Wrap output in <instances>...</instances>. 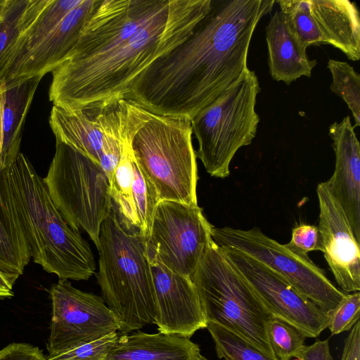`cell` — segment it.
<instances>
[{
    "mask_svg": "<svg viewBox=\"0 0 360 360\" xmlns=\"http://www.w3.org/2000/svg\"><path fill=\"white\" fill-rule=\"evenodd\" d=\"M211 0H101L72 55L52 72L49 98L72 111L124 98L151 63L191 34Z\"/></svg>",
    "mask_w": 360,
    "mask_h": 360,
    "instance_id": "6da1fadb",
    "label": "cell"
},
{
    "mask_svg": "<svg viewBox=\"0 0 360 360\" xmlns=\"http://www.w3.org/2000/svg\"><path fill=\"white\" fill-rule=\"evenodd\" d=\"M274 0H211L191 35L151 63L124 98L157 115L191 120L248 69L254 31Z\"/></svg>",
    "mask_w": 360,
    "mask_h": 360,
    "instance_id": "7a4b0ae2",
    "label": "cell"
},
{
    "mask_svg": "<svg viewBox=\"0 0 360 360\" xmlns=\"http://www.w3.org/2000/svg\"><path fill=\"white\" fill-rule=\"evenodd\" d=\"M0 206L22 233L31 257L59 280H88L96 271L94 255L79 231L54 205L44 179L20 153L0 170Z\"/></svg>",
    "mask_w": 360,
    "mask_h": 360,
    "instance_id": "3957f363",
    "label": "cell"
},
{
    "mask_svg": "<svg viewBox=\"0 0 360 360\" xmlns=\"http://www.w3.org/2000/svg\"><path fill=\"white\" fill-rule=\"evenodd\" d=\"M97 280L102 298L123 334L155 323V291L146 239L119 222L112 210L102 224Z\"/></svg>",
    "mask_w": 360,
    "mask_h": 360,
    "instance_id": "277c9868",
    "label": "cell"
},
{
    "mask_svg": "<svg viewBox=\"0 0 360 360\" xmlns=\"http://www.w3.org/2000/svg\"><path fill=\"white\" fill-rule=\"evenodd\" d=\"M191 120L149 112L131 148L138 165L154 186L160 201L198 205V169Z\"/></svg>",
    "mask_w": 360,
    "mask_h": 360,
    "instance_id": "5b68a950",
    "label": "cell"
},
{
    "mask_svg": "<svg viewBox=\"0 0 360 360\" xmlns=\"http://www.w3.org/2000/svg\"><path fill=\"white\" fill-rule=\"evenodd\" d=\"M191 279L207 323L229 330L274 359L266 333V323L271 316L214 241Z\"/></svg>",
    "mask_w": 360,
    "mask_h": 360,
    "instance_id": "8992f818",
    "label": "cell"
},
{
    "mask_svg": "<svg viewBox=\"0 0 360 360\" xmlns=\"http://www.w3.org/2000/svg\"><path fill=\"white\" fill-rule=\"evenodd\" d=\"M260 90L255 71L248 68L191 120L198 143L196 158L212 176L227 177L236 152L255 137L259 122L255 105Z\"/></svg>",
    "mask_w": 360,
    "mask_h": 360,
    "instance_id": "52a82bcc",
    "label": "cell"
},
{
    "mask_svg": "<svg viewBox=\"0 0 360 360\" xmlns=\"http://www.w3.org/2000/svg\"><path fill=\"white\" fill-rule=\"evenodd\" d=\"M51 198L65 221L85 231L96 248L101 228L112 211L110 182L101 165L62 143L43 179Z\"/></svg>",
    "mask_w": 360,
    "mask_h": 360,
    "instance_id": "ba28073f",
    "label": "cell"
},
{
    "mask_svg": "<svg viewBox=\"0 0 360 360\" xmlns=\"http://www.w3.org/2000/svg\"><path fill=\"white\" fill-rule=\"evenodd\" d=\"M212 238L217 245L240 251L270 268L329 316L347 294L308 255L293 252L257 227L243 230L213 226Z\"/></svg>",
    "mask_w": 360,
    "mask_h": 360,
    "instance_id": "9c48e42d",
    "label": "cell"
},
{
    "mask_svg": "<svg viewBox=\"0 0 360 360\" xmlns=\"http://www.w3.org/2000/svg\"><path fill=\"white\" fill-rule=\"evenodd\" d=\"M132 101L112 98L69 111L53 105L49 124L56 143H65L98 162L107 174L116 169Z\"/></svg>",
    "mask_w": 360,
    "mask_h": 360,
    "instance_id": "30bf717a",
    "label": "cell"
},
{
    "mask_svg": "<svg viewBox=\"0 0 360 360\" xmlns=\"http://www.w3.org/2000/svg\"><path fill=\"white\" fill-rule=\"evenodd\" d=\"M212 227L198 205L161 200L146 239L147 257L191 278L213 241Z\"/></svg>",
    "mask_w": 360,
    "mask_h": 360,
    "instance_id": "8fae6325",
    "label": "cell"
},
{
    "mask_svg": "<svg viewBox=\"0 0 360 360\" xmlns=\"http://www.w3.org/2000/svg\"><path fill=\"white\" fill-rule=\"evenodd\" d=\"M52 318L46 345L49 354L75 348L119 330V322L102 297L83 292L68 280L50 290Z\"/></svg>",
    "mask_w": 360,
    "mask_h": 360,
    "instance_id": "7c38bea8",
    "label": "cell"
},
{
    "mask_svg": "<svg viewBox=\"0 0 360 360\" xmlns=\"http://www.w3.org/2000/svg\"><path fill=\"white\" fill-rule=\"evenodd\" d=\"M288 24L307 49L327 44L352 60L360 59V18L349 0H279Z\"/></svg>",
    "mask_w": 360,
    "mask_h": 360,
    "instance_id": "4fadbf2b",
    "label": "cell"
},
{
    "mask_svg": "<svg viewBox=\"0 0 360 360\" xmlns=\"http://www.w3.org/2000/svg\"><path fill=\"white\" fill-rule=\"evenodd\" d=\"M220 248L271 316L296 327L307 338H316L328 328L329 316L276 272L240 251Z\"/></svg>",
    "mask_w": 360,
    "mask_h": 360,
    "instance_id": "5bb4252c",
    "label": "cell"
},
{
    "mask_svg": "<svg viewBox=\"0 0 360 360\" xmlns=\"http://www.w3.org/2000/svg\"><path fill=\"white\" fill-rule=\"evenodd\" d=\"M316 193L321 251L342 291L359 292L360 242L355 238L347 217L327 181L318 184Z\"/></svg>",
    "mask_w": 360,
    "mask_h": 360,
    "instance_id": "9a60e30c",
    "label": "cell"
},
{
    "mask_svg": "<svg viewBox=\"0 0 360 360\" xmlns=\"http://www.w3.org/2000/svg\"><path fill=\"white\" fill-rule=\"evenodd\" d=\"M148 261L158 331L190 338L197 330L206 328L205 316L191 278L176 274L158 261Z\"/></svg>",
    "mask_w": 360,
    "mask_h": 360,
    "instance_id": "2e32d148",
    "label": "cell"
},
{
    "mask_svg": "<svg viewBox=\"0 0 360 360\" xmlns=\"http://www.w3.org/2000/svg\"><path fill=\"white\" fill-rule=\"evenodd\" d=\"M100 0H83L58 26L0 79V86L39 76L43 77L67 60L72 53L83 29Z\"/></svg>",
    "mask_w": 360,
    "mask_h": 360,
    "instance_id": "e0dca14e",
    "label": "cell"
},
{
    "mask_svg": "<svg viewBox=\"0 0 360 360\" xmlns=\"http://www.w3.org/2000/svg\"><path fill=\"white\" fill-rule=\"evenodd\" d=\"M335 155L334 173L327 181L360 242V145L349 116L329 127Z\"/></svg>",
    "mask_w": 360,
    "mask_h": 360,
    "instance_id": "ac0fdd59",
    "label": "cell"
},
{
    "mask_svg": "<svg viewBox=\"0 0 360 360\" xmlns=\"http://www.w3.org/2000/svg\"><path fill=\"white\" fill-rule=\"evenodd\" d=\"M265 30L271 77L288 85L302 76L310 77L316 60H309L307 49L292 32L281 11L274 13Z\"/></svg>",
    "mask_w": 360,
    "mask_h": 360,
    "instance_id": "d6986e66",
    "label": "cell"
},
{
    "mask_svg": "<svg viewBox=\"0 0 360 360\" xmlns=\"http://www.w3.org/2000/svg\"><path fill=\"white\" fill-rule=\"evenodd\" d=\"M200 355L190 338L138 331L120 336L105 360H199Z\"/></svg>",
    "mask_w": 360,
    "mask_h": 360,
    "instance_id": "ffe728a7",
    "label": "cell"
},
{
    "mask_svg": "<svg viewBox=\"0 0 360 360\" xmlns=\"http://www.w3.org/2000/svg\"><path fill=\"white\" fill-rule=\"evenodd\" d=\"M41 77L19 82L6 88L3 111L4 143L0 170L8 167L19 155L22 129Z\"/></svg>",
    "mask_w": 360,
    "mask_h": 360,
    "instance_id": "44dd1931",
    "label": "cell"
},
{
    "mask_svg": "<svg viewBox=\"0 0 360 360\" xmlns=\"http://www.w3.org/2000/svg\"><path fill=\"white\" fill-rule=\"evenodd\" d=\"M48 0H5L0 10V60Z\"/></svg>",
    "mask_w": 360,
    "mask_h": 360,
    "instance_id": "7402d4cb",
    "label": "cell"
},
{
    "mask_svg": "<svg viewBox=\"0 0 360 360\" xmlns=\"http://www.w3.org/2000/svg\"><path fill=\"white\" fill-rule=\"evenodd\" d=\"M266 333L276 360L297 359L307 338L296 327L275 316H271L266 321Z\"/></svg>",
    "mask_w": 360,
    "mask_h": 360,
    "instance_id": "603a6c76",
    "label": "cell"
},
{
    "mask_svg": "<svg viewBox=\"0 0 360 360\" xmlns=\"http://www.w3.org/2000/svg\"><path fill=\"white\" fill-rule=\"evenodd\" d=\"M132 187L138 230L147 239L160 200L154 186L138 165L134 155Z\"/></svg>",
    "mask_w": 360,
    "mask_h": 360,
    "instance_id": "cb8c5ba5",
    "label": "cell"
},
{
    "mask_svg": "<svg viewBox=\"0 0 360 360\" xmlns=\"http://www.w3.org/2000/svg\"><path fill=\"white\" fill-rule=\"evenodd\" d=\"M327 68L332 75L330 90L347 103L354 119V128L360 126V76L346 62L329 59Z\"/></svg>",
    "mask_w": 360,
    "mask_h": 360,
    "instance_id": "d4e9b609",
    "label": "cell"
},
{
    "mask_svg": "<svg viewBox=\"0 0 360 360\" xmlns=\"http://www.w3.org/2000/svg\"><path fill=\"white\" fill-rule=\"evenodd\" d=\"M214 343L217 355L225 360H276L229 330L216 323H207Z\"/></svg>",
    "mask_w": 360,
    "mask_h": 360,
    "instance_id": "484cf974",
    "label": "cell"
},
{
    "mask_svg": "<svg viewBox=\"0 0 360 360\" xmlns=\"http://www.w3.org/2000/svg\"><path fill=\"white\" fill-rule=\"evenodd\" d=\"M114 332L96 340L81 345L67 351L49 354L46 360H105L118 340Z\"/></svg>",
    "mask_w": 360,
    "mask_h": 360,
    "instance_id": "4316f807",
    "label": "cell"
},
{
    "mask_svg": "<svg viewBox=\"0 0 360 360\" xmlns=\"http://www.w3.org/2000/svg\"><path fill=\"white\" fill-rule=\"evenodd\" d=\"M360 317V293L346 294L329 316L328 328L332 335L350 330Z\"/></svg>",
    "mask_w": 360,
    "mask_h": 360,
    "instance_id": "83f0119b",
    "label": "cell"
},
{
    "mask_svg": "<svg viewBox=\"0 0 360 360\" xmlns=\"http://www.w3.org/2000/svg\"><path fill=\"white\" fill-rule=\"evenodd\" d=\"M293 252L307 255L312 251H321V240L318 227L301 224L292 230L291 239L286 244Z\"/></svg>",
    "mask_w": 360,
    "mask_h": 360,
    "instance_id": "f1b7e54d",
    "label": "cell"
},
{
    "mask_svg": "<svg viewBox=\"0 0 360 360\" xmlns=\"http://www.w3.org/2000/svg\"><path fill=\"white\" fill-rule=\"evenodd\" d=\"M0 360H46V357L37 347L11 343L0 349Z\"/></svg>",
    "mask_w": 360,
    "mask_h": 360,
    "instance_id": "f546056e",
    "label": "cell"
},
{
    "mask_svg": "<svg viewBox=\"0 0 360 360\" xmlns=\"http://www.w3.org/2000/svg\"><path fill=\"white\" fill-rule=\"evenodd\" d=\"M340 360H360V321H358L344 340Z\"/></svg>",
    "mask_w": 360,
    "mask_h": 360,
    "instance_id": "4dcf8cb0",
    "label": "cell"
},
{
    "mask_svg": "<svg viewBox=\"0 0 360 360\" xmlns=\"http://www.w3.org/2000/svg\"><path fill=\"white\" fill-rule=\"evenodd\" d=\"M300 360H333L328 340H317L311 345H305L297 358Z\"/></svg>",
    "mask_w": 360,
    "mask_h": 360,
    "instance_id": "1f68e13d",
    "label": "cell"
},
{
    "mask_svg": "<svg viewBox=\"0 0 360 360\" xmlns=\"http://www.w3.org/2000/svg\"><path fill=\"white\" fill-rule=\"evenodd\" d=\"M13 286L7 276L0 271V298L13 297Z\"/></svg>",
    "mask_w": 360,
    "mask_h": 360,
    "instance_id": "d6a6232c",
    "label": "cell"
},
{
    "mask_svg": "<svg viewBox=\"0 0 360 360\" xmlns=\"http://www.w3.org/2000/svg\"><path fill=\"white\" fill-rule=\"evenodd\" d=\"M6 87L4 84L0 86V155L1 154L4 143L3 131V111Z\"/></svg>",
    "mask_w": 360,
    "mask_h": 360,
    "instance_id": "836d02e7",
    "label": "cell"
},
{
    "mask_svg": "<svg viewBox=\"0 0 360 360\" xmlns=\"http://www.w3.org/2000/svg\"><path fill=\"white\" fill-rule=\"evenodd\" d=\"M4 3H5V0H0V10L1 9Z\"/></svg>",
    "mask_w": 360,
    "mask_h": 360,
    "instance_id": "e575fe53",
    "label": "cell"
},
{
    "mask_svg": "<svg viewBox=\"0 0 360 360\" xmlns=\"http://www.w3.org/2000/svg\"><path fill=\"white\" fill-rule=\"evenodd\" d=\"M199 360H208V359L207 358H205V356L200 355L199 357Z\"/></svg>",
    "mask_w": 360,
    "mask_h": 360,
    "instance_id": "d590c367",
    "label": "cell"
},
{
    "mask_svg": "<svg viewBox=\"0 0 360 360\" xmlns=\"http://www.w3.org/2000/svg\"><path fill=\"white\" fill-rule=\"evenodd\" d=\"M297 360H300V359H297Z\"/></svg>",
    "mask_w": 360,
    "mask_h": 360,
    "instance_id": "8d00e7d4",
    "label": "cell"
}]
</instances>
